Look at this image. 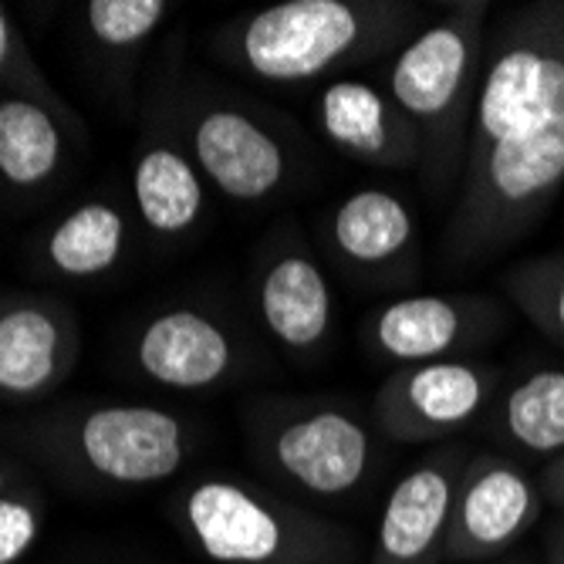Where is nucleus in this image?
<instances>
[{
  "label": "nucleus",
  "instance_id": "f257e3e1",
  "mask_svg": "<svg viewBox=\"0 0 564 564\" xmlns=\"http://www.w3.org/2000/svg\"><path fill=\"white\" fill-rule=\"evenodd\" d=\"M564 186V4H531L487 41L446 250L494 258Z\"/></svg>",
  "mask_w": 564,
  "mask_h": 564
},
{
  "label": "nucleus",
  "instance_id": "f03ea898",
  "mask_svg": "<svg viewBox=\"0 0 564 564\" xmlns=\"http://www.w3.org/2000/svg\"><path fill=\"white\" fill-rule=\"evenodd\" d=\"M487 4H459L409 41L389 68V98L420 129L423 176L436 196L459 189L487 55Z\"/></svg>",
  "mask_w": 564,
  "mask_h": 564
},
{
  "label": "nucleus",
  "instance_id": "7ed1b4c3",
  "mask_svg": "<svg viewBox=\"0 0 564 564\" xmlns=\"http://www.w3.org/2000/svg\"><path fill=\"white\" fill-rule=\"evenodd\" d=\"M416 8L358 0H284L250 14L234 37L237 68L271 85H304L389 51Z\"/></svg>",
  "mask_w": 564,
  "mask_h": 564
},
{
  "label": "nucleus",
  "instance_id": "20e7f679",
  "mask_svg": "<svg viewBox=\"0 0 564 564\" xmlns=\"http://www.w3.org/2000/svg\"><path fill=\"white\" fill-rule=\"evenodd\" d=\"M186 524L220 564H338L351 541L304 510L234 480H203L186 494Z\"/></svg>",
  "mask_w": 564,
  "mask_h": 564
},
{
  "label": "nucleus",
  "instance_id": "39448f33",
  "mask_svg": "<svg viewBox=\"0 0 564 564\" xmlns=\"http://www.w3.org/2000/svg\"><path fill=\"white\" fill-rule=\"evenodd\" d=\"M541 510V484L521 464L497 453H477L456 484L443 561L467 564L510 551L534 531Z\"/></svg>",
  "mask_w": 564,
  "mask_h": 564
},
{
  "label": "nucleus",
  "instance_id": "423d86ee",
  "mask_svg": "<svg viewBox=\"0 0 564 564\" xmlns=\"http://www.w3.org/2000/svg\"><path fill=\"white\" fill-rule=\"evenodd\" d=\"M271 467L312 497H345L372 467V430L335 405H312L268 423Z\"/></svg>",
  "mask_w": 564,
  "mask_h": 564
},
{
  "label": "nucleus",
  "instance_id": "0eeeda50",
  "mask_svg": "<svg viewBox=\"0 0 564 564\" xmlns=\"http://www.w3.org/2000/svg\"><path fill=\"white\" fill-rule=\"evenodd\" d=\"M497 376L467 358L399 366L376 395V423L395 443H430L474 423Z\"/></svg>",
  "mask_w": 564,
  "mask_h": 564
},
{
  "label": "nucleus",
  "instance_id": "6e6552de",
  "mask_svg": "<svg viewBox=\"0 0 564 564\" xmlns=\"http://www.w3.org/2000/svg\"><path fill=\"white\" fill-rule=\"evenodd\" d=\"M85 464L112 484L142 487L170 480L183 464V426L152 405H106L82 423Z\"/></svg>",
  "mask_w": 564,
  "mask_h": 564
},
{
  "label": "nucleus",
  "instance_id": "1a4fd4ad",
  "mask_svg": "<svg viewBox=\"0 0 564 564\" xmlns=\"http://www.w3.org/2000/svg\"><path fill=\"white\" fill-rule=\"evenodd\" d=\"M464 467L456 449H440L392 487L379 518L372 564H443L449 510Z\"/></svg>",
  "mask_w": 564,
  "mask_h": 564
},
{
  "label": "nucleus",
  "instance_id": "9d476101",
  "mask_svg": "<svg viewBox=\"0 0 564 564\" xmlns=\"http://www.w3.org/2000/svg\"><path fill=\"white\" fill-rule=\"evenodd\" d=\"M318 126L345 156L379 170H416L423 163L420 129L409 122L389 91L338 78L318 98Z\"/></svg>",
  "mask_w": 564,
  "mask_h": 564
},
{
  "label": "nucleus",
  "instance_id": "9b49d317",
  "mask_svg": "<svg viewBox=\"0 0 564 564\" xmlns=\"http://www.w3.org/2000/svg\"><path fill=\"white\" fill-rule=\"evenodd\" d=\"M193 152L230 199H271L291 176V160L281 139L240 109H210L193 129Z\"/></svg>",
  "mask_w": 564,
  "mask_h": 564
},
{
  "label": "nucleus",
  "instance_id": "f8f14e48",
  "mask_svg": "<svg viewBox=\"0 0 564 564\" xmlns=\"http://www.w3.org/2000/svg\"><path fill=\"white\" fill-rule=\"evenodd\" d=\"M487 304L474 297L413 294L386 304L369 322V341L399 366L443 362L484 338Z\"/></svg>",
  "mask_w": 564,
  "mask_h": 564
},
{
  "label": "nucleus",
  "instance_id": "ddd939ff",
  "mask_svg": "<svg viewBox=\"0 0 564 564\" xmlns=\"http://www.w3.org/2000/svg\"><path fill=\"white\" fill-rule=\"evenodd\" d=\"M328 243L355 274H402L405 264H416V217L389 189H355L328 217Z\"/></svg>",
  "mask_w": 564,
  "mask_h": 564
},
{
  "label": "nucleus",
  "instance_id": "4468645a",
  "mask_svg": "<svg viewBox=\"0 0 564 564\" xmlns=\"http://www.w3.org/2000/svg\"><path fill=\"white\" fill-rule=\"evenodd\" d=\"M258 307L271 338L288 355H312L332 335V284L304 247H291L268 261L258 281Z\"/></svg>",
  "mask_w": 564,
  "mask_h": 564
},
{
  "label": "nucleus",
  "instance_id": "2eb2a0df",
  "mask_svg": "<svg viewBox=\"0 0 564 564\" xmlns=\"http://www.w3.org/2000/svg\"><path fill=\"white\" fill-rule=\"evenodd\" d=\"M139 366L142 372L173 389H207L230 376L237 366V351L230 335L207 315L166 312L152 322L139 338Z\"/></svg>",
  "mask_w": 564,
  "mask_h": 564
},
{
  "label": "nucleus",
  "instance_id": "dca6fc26",
  "mask_svg": "<svg viewBox=\"0 0 564 564\" xmlns=\"http://www.w3.org/2000/svg\"><path fill=\"white\" fill-rule=\"evenodd\" d=\"M497 430L534 456L564 453V369H538L514 382L497 409Z\"/></svg>",
  "mask_w": 564,
  "mask_h": 564
},
{
  "label": "nucleus",
  "instance_id": "f3484780",
  "mask_svg": "<svg viewBox=\"0 0 564 564\" xmlns=\"http://www.w3.org/2000/svg\"><path fill=\"white\" fill-rule=\"evenodd\" d=\"M62 358L58 322L44 307L21 304L0 315V392L31 395L51 386Z\"/></svg>",
  "mask_w": 564,
  "mask_h": 564
},
{
  "label": "nucleus",
  "instance_id": "a211bd4d",
  "mask_svg": "<svg viewBox=\"0 0 564 564\" xmlns=\"http://www.w3.org/2000/svg\"><path fill=\"white\" fill-rule=\"evenodd\" d=\"M135 203L156 234H186L203 214L199 173L170 145L149 149L135 166Z\"/></svg>",
  "mask_w": 564,
  "mask_h": 564
},
{
  "label": "nucleus",
  "instance_id": "6ab92c4d",
  "mask_svg": "<svg viewBox=\"0 0 564 564\" xmlns=\"http://www.w3.org/2000/svg\"><path fill=\"white\" fill-rule=\"evenodd\" d=\"M62 135L37 101H0V176L14 186H37L58 170Z\"/></svg>",
  "mask_w": 564,
  "mask_h": 564
},
{
  "label": "nucleus",
  "instance_id": "aec40b11",
  "mask_svg": "<svg viewBox=\"0 0 564 564\" xmlns=\"http://www.w3.org/2000/svg\"><path fill=\"white\" fill-rule=\"evenodd\" d=\"M126 220L109 203H85L47 240V258L68 278L106 274L122 253Z\"/></svg>",
  "mask_w": 564,
  "mask_h": 564
},
{
  "label": "nucleus",
  "instance_id": "412c9836",
  "mask_svg": "<svg viewBox=\"0 0 564 564\" xmlns=\"http://www.w3.org/2000/svg\"><path fill=\"white\" fill-rule=\"evenodd\" d=\"M507 294L557 345H564V253L524 261L507 274Z\"/></svg>",
  "mask_w": 564,
  "mask_h": 564
},
{
  "label": "nucleus",
  "instance_id": "4be33fe9",
  "mask_svg": "<svg viewBox=\"0 0 564 564\" xmlns=\"http://www.w3.org/2000/svg\"><path fill=\"white\" fill-rule=\"evenodd\" d=\"M166 11L163 0H95L88 28L106 47H132L163 24Z\"/></svg>",
  "mask_w": 564,
  "mask_h": 564
},
{
  "label": "nucleus",
  "instance_id": "5701e85b",
  "mask_svg": "<svg viewBox=\"0 0 564 564\" xmlns=\"http://www.w3.org/2000/svg\"><path fill=\"white\" fill-rule=\"evenodd\" d=\"M37 538L34 507L14 497H0V564H14Z\"/></svg>",
  "mask_w": 564,
  "mask_h": 564
},
{
  "label": "nucleus",
  "instance_id": "b1692460",
  "mask_svg": "<svg viewBox=\"0 0 564 564\" xmlns=\"http://www.w3.org/2000/svg\"><path fill=\"white\" fill-rule=\"evenodd\" d=\"M538 484H541L544 500H551L554 507H561V510H564V453H561V456H554L551 464L541 470Z\"/></svg>",
  "mask_w": 564,
  "mask_h": 564
},
{
  "label": "nucleus",
  "instance_id": "393cba45",
  "mask_svg": "<svg viewBox=\"0 0 564 564\" xmlns=\"http://www.w3.org/2000/svg\"><path fill=\"white\" fill-rule=\"evenodd\" d=\"M547 564H564V521H557L547 534Z\"/></svg>",
  "mask_w": 564,
  "mask_h": 564
},
{
  "label": "nucleus",
  "instance_id": "a878e982",
  "mask_svg": "<svg viewBox=\"0 0 564 564\" xmlns=\"http://www.w3.org/2000/svg\"><path fill=\"white\" fill-rule=\"evenodd\" d=\"M11 51H14V31H11V21H8L4 8H0V68L8 65Z\"/></svg>",
  "mask_w": 564,
  "mask_h": 564
},
{
  "label": "nucleus",
  "instance_id": "bb28decb",
  "mask_svg": "<svg viewBox=\"0 0 564 564\" xmlns=\"http://www.w3.org/2000/svg\"><path fill=\"white\" fill-rule=\"evenodd\" d=\"M0 490H4V470H0Z\"/></svg>",
  "mask_w": 564,
  "mask_h": 564
}]
</instances>
